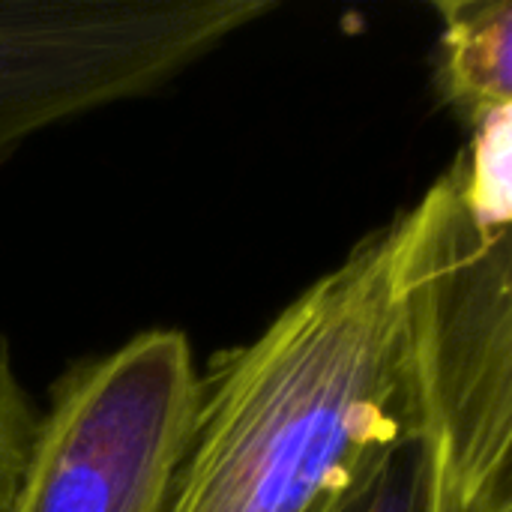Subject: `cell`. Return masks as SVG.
Here are the masks:
<instances>
[{"label": "cell", "instance_id": "obj_1", "mask_svg": "<svg viewBox=\"0 0 512 512\" xmlns=\"http://www.w3.org/2000/svg\"><path fill=\"white\" fill-rule=\"evenodd\" d=\"M399 255L402 213L210 360L168 512H345L420 441Z\"/></svg>", "mask_w": 512, "mask_h": 512}, {"label": "cell", "instance_id": "obj_3", "mask_svg": "<svg viewBox=\"0 0 512 512\" xmlns=\"http://www.w3.org/2000/svg\"><path fill=\"white\" fill-rule=\"evenodd\" d=\"M180 63L159 0H0V162L54 126L162 90Z\"/></svg>", "mask_w": 512, "mask_h": 512}, {"label": "cell", "instance_id": "obj_4", "mask_svg": "<svg viewBox=\"0 0 512 512\" xmlns=\"http://www.w3.org/2000/svg\"><path fill=\"white\" fill-rule=\"evenodd\" d=\"M438 81L444 102L474 126L486 114L512 105V3L444 0Z\"/></svg>", "mask_w": 512, "mask_h": 512}, {"label": "cell", "instance_id": "obj_5", "mask_svg": "<svg viewBox=\"0 0 512 512\" xmlns=\"http://www.w3.org/2000/svg\"><path fill=\"white\" fill-rule=\"evenodd\" d=\"M36 429V411L27 402L9 342L0 336V512H12Z\"/></svg>", "mask_w": 512, "mask_h": 512}, {"label": "cell", "instance_id": "obj_7", "mask_svg": "<svg viewBox=\"0 0 512 512\" xmlns=\"http://www.w3.org/2000/svg\"><path fill=\"white\" fill-rule=\"evenodd\" d=\"M423 512H512V486L465 489L459 483L429 480L423 489Z\"/></svg>", "mask_w": 512, "mask_h": 512}, {"label": "cell", "instance_id": "obj_2", "mask_svg": "<svg viewBox=\"0 0 512 512\" xmlns=\"http://www.w3.org/2000/svg\"><path fill=\"white\" fill-rule=\"evenodd\" d=\"M201 396L183 330L153 327L54 381L12 512H168Z\"/></svg>", "mask_w": 512, "mask_h": 512}, {"label": "cell", "instance_id": "obj_6", "mask_svg": "<svg viewBox=\"0 0 512 512\" xmlns=\"http://www.w3.org/2000/svg\"><path fill=\"white\" fill-rule=\"evenodd\" d=\"M426 462L420 441L396 450L345 512H423Z\"/></svg>", "mask_w": 512, "mask_h": 512}]
</instances>
